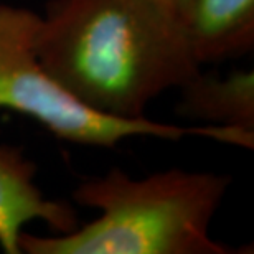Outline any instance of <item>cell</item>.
I'll use <instances>...</instances> for the list:
<instances>
[{
    "label": "cell",
    "mask_w": 254,
    "mask_h": 254,
    "mask_svg": "<svg viewBox=\"0 0 254 254\" xmlns=\"http://www.w3.org/2000/svg\"><path fill=\"white\" fill-rule=\"evenodd\" d=\"M177 113L208 126L254 134V71L235 69L226 76L196 74L180 86Z\"/></svg>",
    "instance_id": "6"
},
{
    "label": "cell",
    "mask_w": 254,
    "mask_h": 254,
    "mask_svg": "<svg viewBox=\"0 0 254 254\" xmlns=\"http://www.w3.org/2000/svg\"><path fill=\"white\" fill-rule=\"evenodd\" d=\"M33 221H43L57 235L79 226L78 213L69 203L45 196L37 184V165L23 150L0 144V250L22 254L20 235Z\"/></svg>",
    "instance_id": "4"
},
{
    "label": "cell",
    "mask_w": 254,
    "mask_h": 254,
    "mask_svg": "<svg viewBox=\"0 0 254 254\" xmlns=\"http://www.w3.org/2000/svg\"><path fill=\"white\" fill-rule=\"evenodd\" d=\"M35 50L81 103L123 119L201 69L185 27L154 0H48Z\"/></svg>",
    "instance_id": "1"
},
{
    "label": "cell",
    "mask_w": 254,
    "mask_h": 254,
    "mask_svg": "<svg viewBox=\"0 0 254 254\" xmlns=\"http://www.w3.org/2000/svg\"><path fill=\"white\" fill-rule=\"evenodd\" d=\"M184 27L200 66L245 57L254 48V0H191Z\"/></svg>",
    "instance_id": "5"
},
{
    "label": "cell",
    "mask_w": 254,
    "mask_h": 254,
    "mask_svg": "<svg viewBox=\"0 0 254 254\" xmlns=\"http://www.w3.org/2000/svg\"><path fill=\"white\" fill-rule=\"evenodd\" d=\"M154 2L159 3L160 7H164L167 12L175 15V17L182 20V23H184L187 12H189V8H190L191 0H154Z\"/></svg>",
    "instance_id": "7"
},
{
    "label": "cell",
    "mask_w": 254,
    "mask_h": 254,
    "mask_svg": "<svg viewBox=\"0 0 254 254\" xmlns=\"http://www.w3.org/2000/svg\"><path fill=\"white\" fill-rule=\"evenodd\" d=\"M230 177L169 169L134 179L119 167L83 180L78 206L99 216L73 231L20 235L22 254H231L210 235Z\"/></svg>",
    "instance_id": "2"
},
{
    "label": "cell",
    "mask_w": 254,
    "mask_h": 254,
    "mask_svg": "<svg viewBox=\"0 0 254 254\" xmlns=\"http://www.w3.org/2000/svg\"><path fill=\"white\" fill-rule=\"evenodd\" d=\"M40 13L0 3V109L37 121L69 144L113 149L129 137L180 140L185 135L211 137L245 149L254 147V134L226 127H184L149 118L123 119L103 114L69 93L40 62L35 50Z\"/></svg>",
    "instance_id": "3"
}]
</instances>
